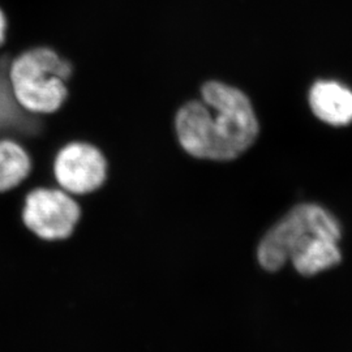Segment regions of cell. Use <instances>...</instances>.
Listing matches in <instances>:
<instances>
[{
    "label": "cell",
    "instance_id": "1",
    "mask_svg": "<svg viewBox=\"0 0 352 352\" xmlns=\"http://www.w3.org/2000/svg\"><path fill=\"white\" fill-rule=\"evenodd\" d=\"M175 131L189 155L210 161H231L248 151L260 124L248 96L219 81H206L201 100L184 103L175 115Z\"/></svg>",
    "mask_w": 352,
    "mask_h": 352
},
{
    "label": "cell",
    "instance_id": "2",
    "mask_svg": "<svg viewBox=\"0 0 352 352\" xmlns=\"http://www.w3.org/2000/svg\"><path fill=\"white\" fill-rule=\"evenodd\" d=\"M72 64L47 46H37L16 55L10 65V82L14 100L23 110L49 115L63 104L68 90L65 81Z\"/></svg>",
    "mask_w": 352,
    "mask_h": 352
},
{
    "label": "cell",
    "instance_id": "3",
    "mask_svg": "<svg viewBox=\"0 0 352 352\" xmlns=\"http://www.w3.org/2000/svg\"><path fill=\"white\" fill-rule=\"evenodd\" d=\"M338 221L316 204L292 206L266 230L256 248L258 266L267 273L283 269L294 254L318 238L340 239Z\"/></svg>",
    "mask_w": 352,
    "mask_h": 352
},
{
    "label": "cell",
    "instance_id": "4",
    "mask_svg": "<svg viewBox=\"0 0 352 352\" xmlns=\"http://www.w3.org/2000/svg\"><path fill=\"white\" fill-rule=\"evenodd\" d=\"M23 222L37 238L46 241L68 239L81 217L75 196L63 189L38 187L28 192Z\"/></svg>",
    "mask_w": 352,
    "mask_h": 352
},
{
    "label": "cell",
    "instance_id": "5",
    "mask_svg": "<svg viewBox=\"0 0 352 352\" xmlns=\"http://www.w3.org/2000/svg\"><path fill=\"white\" fill-rule=\"evenodd\" d=\"M58 188L84 196L101 188L107 177V161L97 146L74 141L58 151L54 161Z\"/></svg>",
    "mask_w": 352,
    "mask_h": 352
},
{
    "label": "cell",
    "instance_id": "6",
    "mask_svg": "<svg viewBox=\"0 0 352 352\" xmlns=\"http://www.w3.org/2000/svg\"><path fill=\"white\" fill-rule=\"evenodd\" d=\"M14 58L0 49V139H12L28 148L43 131V115L23 110L14 100L10 82V65Z\"/></svg>",
    "mask_w": 352,
    "mask_h": 352
},
{
    "label": "cell",
    "instance_id": "7",
    "mask_svg": "<svg viewBox=\"0 0 352 352\" xmlns=\"http://www.w3.org/2000/svg\"><path fill=\"white\" fill-rule=\"evenodd\" d=\"M308 101L312 113L330 126L352 122V91L337 81H317L309 90Z\"/></svg>",
    "mask_w": 352,
    "mask_h": 352
},
{
    "label": "cell",
    "instance_id": "8",
    "mask_svg": "<svg viewBox=\"0 0 352 352\" xmlns=\"http://www.w3.org/2000/svg\"><path fill=\"white\" fill-rule=\"evenodd\" d=\"M342 260L338 240L318 238L291 257V264L304 277H312L327 270Z\"/></svg>",
    "mask_w": 352,
    "mask_h": 352
},
{
    "label": "cell",
    "instance_id": "9",
    "mask_svg": "<svg viewBox=\"0 0 352 352\" xmlns=\"http://www.w3.org/2000/svg\"><path fill=\"white\" fill-rule=\"evenodd\" d=\"M32 158L16 140L0 139V193L21 186L32 173Z\"/></svg>",
    "mask_w": 352,
    "mask_h": 352
},
{
    "label": "cell",
    "instance_id": "10",
    "mask_svg": "<svg viewBox=\"0 0 352 352\" xmlns=\"http://www.w3.org/2000/svg\"><path fill=\"white\" fill-rule=\"evenodd\" d=\"M7 32H8V19H7V14L4 12L3 7L0 6V49L6 45Z\"/></svg>",
    "mask_w": 352,
    "mask_h": 352
}]
</instances>
